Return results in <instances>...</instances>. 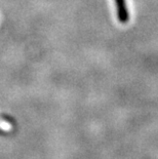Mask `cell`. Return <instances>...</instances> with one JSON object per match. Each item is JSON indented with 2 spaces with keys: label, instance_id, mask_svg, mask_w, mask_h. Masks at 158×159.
Wrapping results in <instances>:
<instances>
[{
  "label": "cell",
  "instance_id": "cell-1",
  "mask_svg": "<svg viewBox=\"0 0 158 159\" xmlns=\"http://www.w3.org/2000/svg\"><path fill=\"white\" fill-rule=\"evenodd\" d=\"M115 3H116L118 20L123 24L127 23L129 22V11H127L126 1L125 0H115Z\"/></svg>",
  "mask_w": 158,
  "mask_h": 159
},
{
  "label": "cell",
  "instance_id": "cell-2",
  "mask_svg": "<svg viewBox=\"0 0 158 159\" xmlns=\"http://www.w3.org/2000/svg\"><path fill=\"white\" fill-rule=\"evenodd\" d=\"M12 126L13 125L11 123V121H9L7 118H5L0 115V129L9 131L12 129Z\"/></svg>",
  "mask_w": 158,
  "mask_h": 159
}]
</instances>
